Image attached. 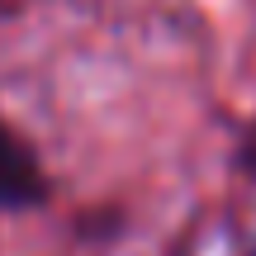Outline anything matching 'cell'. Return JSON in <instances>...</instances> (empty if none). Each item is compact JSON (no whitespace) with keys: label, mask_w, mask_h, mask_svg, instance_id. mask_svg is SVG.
Instances as JSON below:
<instances>
[{"label":"cell","mask_w":256,"mask_h":256,"mask_svg":"<svg viewBox=\"0 0 256 256\" xmlns=\"http://www.w3.org/2000/svg\"><path fill=\"white\" fill-rule=\"evenodd\" d=\"M43 200V171L34 152L14 138V128L0 119V209H24Z\"/></svg>","instance_id":"cell-1"},{"label":"cell","mask_w":256,"mask_h":256,"mask_svg":"<svg viewBox=\"0 0 256 256\" xmlns=\"http://www.w3.org/2000/svg\"><path fill=\"white\" fill-rule=\"evenodd\" d=\"M252 166H256V138H252Z\"/></svg>","instance_id":"cell-2"},{"label":"cell","mask_w":256,"mask_h":256,"mask_svg":"<svg viewBox=\"0 0 256 256\" xmlns=\"http://www.w3.org/2000/svg\"><path fill=\"white\" fill-rule=\"evenodd\" d=\"M252 256H256V252H252Z\"/></svg>","instance_id":"cell-3"}]
</instances>
